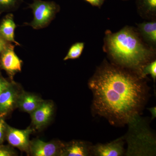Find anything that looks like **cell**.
<instances>
[{"label": "cell", "instance_id": "cell-1", "mask_svg": "<svg viewBox=\"0 0 156 156\" xmlns=\"http://www.w3.org/2000/svg\"><path fill=\"white\" fill-rule=\"evenodd\" d=\"M95 113L113 125L130 124L136 119L146 100L144 79L127 69L107 61L89 80Z\"/></svg>", "mask_w": 156, "mask_h": 156}, {"label": "cell", "instance_id": "cell-2", "mask_svg": "<svg viewBox=\"0 0 156 156\" xmlns=\"http://www.w3.org/2000/svg\"><path fill=\"white\" fill-rule=\"evenodd\" d=\"M103 49L112 63L140 76L143 68L154 60L156 54L155 49L144 41L137 29L128 26L116 33L106 30Z\"/></svg>", "mask_w": 156, "mask_h": 156}, {"label": "cell", "instance_id": "cell-3", "mask_svg": "<svg viewBox=\"0 0 156 156\" xmlns=\"http://www.w3.org/2000/svg\"><path fill=\"white\" fill-rule=\"evenodd\" d=\"M28 8L32 10L33 20L24 24L35 30L48 27L60 10V6L55 2L42 0H33L32 3L29 4Z\"/></svg>", "mask_w": 156, "mask_h": 156}, {"label": "cell", "instance_id": "cell-4", "mask_svg": "<svg viewBox=\"0 0 156 156\" xmlns=\"http://www.w3.org/2000/svg\"><path fill=\"white\" fill-rule=\"evenodd\" d=\"M15 46L12 43H8L0 56V67L5 71L12 80L15 75L21 71L23 64L22 60L14 51Z\"/></svg>", "mask_w": 156, "mask_h": 156}, {"label": "cell", "instance_id": "cell-5", "mask_svg": "<svg viewBox=\"0 0 156 156\" xmlns=\"http://www.w3.org/2000/svg\"><path fill=\"white\" fill-rule=\"evenodd\" d=\"M64 146L60 141L46 142L36 139L30 141L29 151L34 156H61Z\"/></svg>", "mask_w": 156, "mask_h": 156}, {"label": "cell", "instance_id": "cell-6", "mask_svg": "<svg viewBox=\"0 0 156 156\" xmlns=\"http://www.w3.org/2000/svg\"><path fill=\"white\" fill-rule=\"evenodd\" d=\"M33 130L30 128L24 130L16 129L7 126L6 137L11 145L20 150L28 151L29 150V136Z\"/></svg>", "mask_w": 156, "mask_h": 156}, {"label": "cell", "instance_id": "cell-7", "mask_svg": "<svg viewBox=\"0 0 156 156\" xmlns=\"http://www.w3.org/2000/svg\"><path fill=\"white\" fill-rule=\"evenodd\" d=\"M124 142L119 138L109 143L98 144L92 146L91 154L98 156H121L125 153Z\"/></svg>", "mask_w": 156, "mask_h": 156}, {"label": "cell", "instance_id": "cell-8", "mask_svg": "<svg viewBox=\"0 0 156 156\" xmlns=\"http://www.w3.org/2000/svg\"><path fill=\"white\" fill-rule=\"evenodd\" d=\"M54 112V105L50 101H44L31 113L32 122L36 129H39L47 125L50 122Z\"/></svg>", "mask_w": 156, "mask_h": 156}, {"label": "cell", "instance_id": "cell-9", "mask_svg": "<svg viewBox=\"0 0 156 156\" xmlns=\"http://www.w3.org/2000/svg\"><path fill=\"white\" fill-rule=\"evenodd\" d=\"M16 27L17 25L14 22V15L12 13H9L3 17L0 23V36L6 41L20 46V44L15 39Z\"/></svg>", "mask_w": 156, "mask_h": 156}, {"label": "cell", "instance_id": "cell-10", "mask_svg": "<svg viewBox=\"0 0 156 156\" xmlns=\"http://www.w3.org/2000/svg\"><path fill=\"white\" fill-rule=\"evenodd\" d=\"M92 146L89 143L80 140H73L64 144L61 156H87L91 154Z\"/></svg>", "mask_w": 156, "mask_h": 156}, {"label": "cell", "instance_id": "cell-11", "mask_svg": "<svg viewBox=\"0 0 156 156\" xmlns=\"http://www.w3.org/2000/svg\"><path fill=\"white\" fill-rule=\"evenodd\" d=\"M18 94L12 83L0 95V115H5L17 105Z\"/></svg>", "mask_w": 156, "mask_h": 156}, {"label": "cell", "instance_id": "cell-12", "mask_svg": "<svg viewBox=\"0 0 156 156\" xmlns=\"http://www.w3.org/2000/svg\"><path fill=\"white\" fill-rule=\"evenodd\" d=\"M44 101L38 96L28 92H23L18 95L17 105L28 113H31Z\"/></svg>", "mask_w": 156, "mask_h": 156}, {"label": "cell", "instance_id": "cell-13", "mask_svg": "<svg viewBox=\"0 0 156 156\" xmlns=\"http://www.w3.org/2000/svg\"><path fill=\"white\" fill-rule=\"evenodd\" d=\"M137 31L144 41L155 49L156 46V21L154 20L137 24Z\"/></svg>", "mask_w": 156, "mask_h": 156}, {"label": "cell", "instance_id": "cell-14", "mask_svg": "<svg viewBox=\"0 0 156 156\" xmlns=\"http://www.w3.org/2000/svg\"><path fill=\"white\" fill-rule=\"evenodd\" d=\"M137 10L140 15L151 19L156 16V0H137Z\"/></svg>", "mask_w": 156, "mask_h": 156}, {"label": "cell", "instance_id": "cell-15", "mask_svg": "<svg viewBox=\"0 0 156 156\" xmlns=\"http://www.w3.org/2000/svg\"><path fill=\"white\" fill-rule=\"evenodd\" d=\"M85 48L83 42H76L71 46L66 56L63 58L64 61L80 58Z\"/></svg>", "mask_w": 156, "mask_h": 156}, {"label": "cell", "instance_id": "cell-16", "mask_svg": "<svg viewBox=\"0 0 156 156\" xmlns=\"http://www.w3.org/2000/svg\"><path fill=\"white\" fill-rule=\"evenodd\" d=\"M23 0H0V12H11L17 11Z\"/></svg>", "mask_w": 156, "mask_h": 156}, {"label": "cell", "instance_id": "cell-17", "mask_svg": "<svg viewBox=\"0 0 156 156\" xmlns=\"http://www.w3.org/2000/svg\"><path fill=\"white\" fill-rule=\"evenodd\" d=\"M148 75H150L155 82L156 79V61L154 60L146 65L142 70L140 77L144 79Z\"/></svg>", "mask_w": 156, "mask_h": 156}, {"label": "cell", "instance_id": "cell-18", "mask_svg": "<svg viewBox=\"0 0 156 156\" xmlns=\"http://www.w3.org/2000/svg\"><path fill=\"white\" fill-rule=\"evenodd\" d=\"M7 126L5 121L0 118V144L4 141V138L6 137V130Z\"/></svg>", "mask_w": 156, "mask_h": 156}, {"label": "cell", "instance_id": "cell-19", "mask_svg": "<svg viewBox=\"0 0 156 156\" xmlns=\"http://www.w3.org/2000/svg\"><path fill=\"white\" fill-rule=\"evenodd\" d=\"M14 151L7 147L0 145V156H12L16 155Z\"/></svg>", "mask_w": 156, "mask_h": 156}, {"label": "cell", "instance_id": "cell-20", "mask_svg": "<svg viewBox=\"0 0 156 156\" xmlns=\"http://www.w3.org/2000/svg\"><path fill=\"white\" fill-rule=\"evenodd\" d=\"M11 84V83L8 82L0 74V95L6 90Z\"/></svg>", "mask_w": 156, "mask_h": 156}, {"label": "cell", "instance_id": "cell-21", "mask_svg": "<svg viewBox=\"0 0 156 156\" xmlns=\"http://www.w3.org/2000/svg\"><path fill=\"white\" fill-rule=\"evenodd\" d=\"M85 1L90 3L92 6L101 8L103 5L105 0H85Z\"/></svg>", "mask_w": 156, "mask_h": 156}, {"label": "cell", "instance_id": "cell-22", "mask_svg": "<svg viewBox=\"0 0 156 156\" xmlns=\"http://www.w3.org/2000/svg\"><path fill=\"white\" fill-rule=\"evenodd\" d=\"M9 42L6 41L4 39H3L0 36V56H1V53L2 52L4 48H5L6 45L8 44Z\"/></svg>", "mask_w": 156, "mask_h": 156}, {"label": "cell", "instance_id": "cell-23", "mask_svg": "<svg viewBox=\"0 0 156 156\" xmlns=\"http://www.w3.org/2000/svg\"><path fill=\"white\" fill-rule=\"evenodd\" d=\"M151 114L152 115V119H154L156 117V107H154L151 108H148Z\"/></svg>", "mask_w": 156, "mask_h": 156}, {"label": "cell", "instance_id": "cell-24", "mask_svg": "<svg viewBox=\"0 0 156 156\" xmlns=\"http://www.w3.org/2000/svg\"><path fill=\"white\" fill-rule=\"evenodd\" d=\"M2 12H0V16H1V14H2Z\"/></svg>", "mask_w": 156, "mask_h": 156}, {"label": "cell", "instance_id": "cell-25", "mask_svg": "<svg viewBox=\"0 0 156 156\" xmlns=\"http://www.w3.org/2000/svg\"><path fill=\"white\" fill-rule=\"evenodd\" d=\"M124 1H126V0H124Z\"/></svg>", "mask_w": 156, "mask_h": 156}]
</instances>
